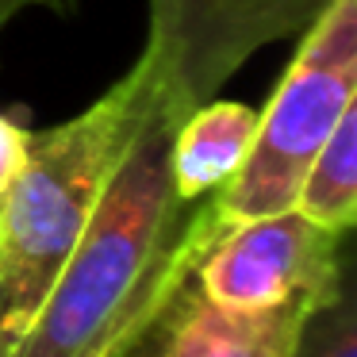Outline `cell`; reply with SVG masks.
<instances>
[{"label":"cell","instance_id":"obj_1","mask_svg":"<svg viewBox=\"0 0 357 357\" xmlns=\"http://www.w3.org/2000/svg\"><path fill=\"white\" fill-rule=\"evenodd\" d=\"M173 127L162 116L131 146L8 357H119L181 280L188 204L169 177Z\"/></svg>","mask_w":357,"mask_h":357},{"label":"cell","instance_id":"obj_2","mask_svg":"<svg viewBox=\"0 0 357 357\" xmlns=\"http://www.w3.org/2000/svg\"><path fill=\"white\" fill-rule=\"evenodd\" d=\"M169 116L154 62H139L81 116L31 131L24 169L0 196V357L31 326L131 146Z\"/></svg>","mask_w":357,"mask_h":357},{"label":"cell","instance_id":"obj_3","mask_svg":"<svg viewBox=\"0 0 357 357\" xmlns=\"http://www.w3.org/2000/svg\"><path fill=\"white\" fill-rule=\"evenodd\" d=\"M354 104L357 0H331V8L296 39L292 62L257 116V135L242 169L223 188L204 196L196 211H188L173 257L177 277H188L204 250L227 231L292 208L311 158Z\"/></svg>","mask_w":357,"mask_h":357},{"label":"cell","instance_id":"obj_4","mask_svg":"<svg viewBox=\"0 0 357 357\" xmlns=\"http://www.w3.org/2000/svg\"><path fill=\"white\" fill-rule=\"evenodd\" d=\"M331 0H150L142 54L154 62L169 119L215 100L223 85L280 39H300Z\"/></svg>","mask_w":357,"mask_h":357},{"label":"cell","instance_id":"obj_5","mask_svg":"<svg viewBox=\"0 0 357 357\" xmlns=\"http://www.w3.org/2000/svg\"><path fill=\"white\" fill-rule=\"evenodd\" d=\"M349 273V242L307 223L292 208L227 231L192 265L204 300L246 315L300 300L319 303L338 292Z\"/></svg>","mask_w":357,"mask_h":357},{"label":"cell","instance_id":"obj_6","mask_svg":"<svg viewBox=\"0 0 357 357\" xmlns=\"http://www.w3.org/2000/svg\"><path fill=\"white\" fill-rule=\"evenodd\" d=\"M323 303V300H319ZM315 303L277 311H223L196 288L192 273L169 288L119 357H292L300 326Z\"/></svg>","mask_w":357,"mask_h":357},{"label":"cell","instance_id":"obj_7","mask_svg":"<svg viewBox=\"0 0 357 357\" xmlns=\"http://www.w3.org/2000/svg\"><path fill=\"white\" fill-rule=\"evenodd\" d=\"M257 135V112L234 100H208L173 127L169 177L181 204H196L242 169Z\"/></svg>","mask_w":357,"mask_h":357},{"label":"cell","instance_id":"obj_8","mask_svg":"<svg viewBox=\"0 0 357 357\" xmlns=\"http://www.w3.org/2000/svg\"><path fill=\"white\" fill-rule=\"evenodd\" d=\"M292 211L326 234L349 238L357 219V104L338 119L331 139L311 158Z\"/></svg>","mask_w":357,"mask_h":357},{"label":"cell","instance_id":"obj_9","mask_svg":"<svg viewBox=\"0 0 357 357\" xmlns=\"http://www.w3.org/2000/svg\"><path fill=\"white\" fill-rule=\"evenodd\" d=\"M292 357H357V296L354 273L338 284V292L307 311L300 326Z\"/></svg>","mask_w":357,"mask_h":357},{"label":"cell","instance_id":"obj_10","mask_svg":"<svg viewBox=\"0 0 357 357\" xmlns=\"http://www.w3.org/2000/svg\"><path fill=\"white\" fill-rule=\"evenodd\" d=\"M27 150H31V131L20 119L0 112V196L8 192V185L16 181V173L24 169Z\"/></svg>","mask_w":357,"mask_h":357},{"label":"cell","instance_id":"obj_11","mask_svg":"<svg viewBox=\"0 0 357 357\" xmlns=\"http://www.w3.org/2000/svg\"><path fill=\"white\" fill-rule=\"evenodd\" d=\"M27 4H35V0H0V31L8 27V20L16 16L20 8H27Z\"/></svg>","mask_w":357,"mask_h":357},{"label":"cell","instance_id":"obj_12","mask_svg":"<svg viewBox=\"0 0 357 357\" xmlns=\"http://www.w3.org/2000/svg\"><path fill=\"white\" fill-rule=\"evenodd\" d=\"M35 4H43V8H54V12H73L70 0H35Z\"/></svg>","mask_w":357,"mask_h":357},{"label":"cell","instance_id":"obj_13","mask_svg":"<svg viewBox=\"0 0 357 357\" xmlns=\"http://www.w3.org/2000/svg\"><path fill=\"white\" fill-rule=\"evenodd\" d=\"M70 4H73V0H70Z\"/></svg>","mask_w":357,"mask_h":357}]
</instances>
